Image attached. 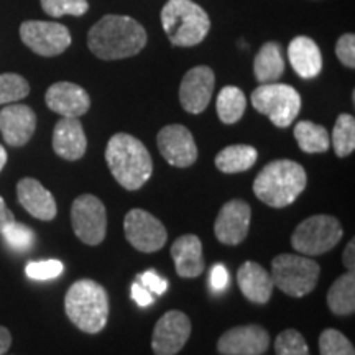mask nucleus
Returning a JSON list of instances; mask_svg holds the SVG:
<instances>
[{
  "label": "nucleus",
  "mask_w": 355,
  "mask_h": 355,
  "mask_svg": "<svg viewBox=\"0 0 355 355\" xmlns=\"http://www.w3.org/2000/svg\"><path fill=\"white\" fill-rule=\"evenodd\" d=\"M146 32L139 21L125 15H105L89 30V50L104 61L139 55L146 44Z\"/></svg>",
  "instance_id": "f257e3e1"
},
{
  "label": "nucleus",
  "mask_w": 355,
  "mask_h": 355,
  "mask_svg": "<svg viewBox=\"0 0 355 355\" xmlns=\"http://www.w3.org/2000/svg\"><path fill=\"white\" fill-rule=\"evenodd\" d=\"M105 162L122 188L140 189L153 173V162L146 146L128 133H115L105 148Z\"/></svg>",
  "instance_id": "f03ea898"
},
{
  "label": "nucleus",
  "mask_w": 355,
  "mask_h": 355,
  "mask_svg": "<svg viewBox=\"0 0 355 355\" xmlns=\"http://www.w3.org/2000/svg\"><path fill=\"white\" fill-rule=\"evenodd\" d=\"M306 171L291 159L268 163L254 181V193L266 206L282 209L296 201L306 188Z\"/></svg>",
  "instance_id": "7ed1b4c3"
},
{
  "label": "nucleus",
  "mask_w": 355,
  "mask_h": 355,
  "mask_svg": "<svg viewBox=\"0 0 355 355\" xmlns=\"http://www.w3.org/2000/svg\"><path fill=\"white\" fill-rule=\"evenodd\" d=\"M64 311L79 331L97 334L104 329L109 319L107 291L94 279H78L66 293Z\"/></svg>",
  "instance_id": "20e7f679"
},
{
  "label": "nucleus",
  "mask_w": 355,
  "mask_h": 355,
  "mask_svg": "<svg viewBox=\"0 0 355 355\" xmlns=\"http://www.w3.org/2000/svg\"><path fill=\"white\" fill-rule=\"evenodd\" d=\"M162 25L175 46H196L207 37L211 20L193 0H168L162 8Z\"/></svg>",
  "instance_id": "39448f33"
},
{
  "label": "nucleus",
  "mask_w": 355,
  "mask_h": 355,
  "mask_svg": "<svg viewBox=\"0 0 355 355\" xmlns=\"http://www.w3.org/2000/svg\"><path fill=\"white\" fill-rule=\"evenodd\" d=\"M321 266L306 255L282 254L272 263L273 285L293 298L306 296L316 288Z\"/></svg>",
  "instance_id": "423d86ee"
},
{
  "label": "nucleus",
  "mask_w": 355,
  "mask_h": 355,
  "mask_svg": "<svg viewBox=\"0 0 355 355\" xmlns=\"http://www.w3.org/2000/svg\"><path fill=\"white\" fill-rule=\"evenodd\" d=\"M252 105L260 114L266 115L273 122V125L286 128L298 117L301 97L298 91L288 84H260L252 92Z\"/></svg>",
  "instance_id": "0eeeda50"
},
{
  "label": "nucleus",
  "mask_w": 355,
  "mask_h": 355,
  "mask_svg": "<svg viewBox=\"0 0 355 355\" xmlns=\"http://www.w3.org/2000/svg\"><path fill=\"white\" fill-rule=\"evenodd\" d=\"M343 239V225L332 216H311L301 222L291 235V245L306 257L322 255L332 250Z\"/></svg>",
  "instance_id": "6e6552de"
},
{
  "label": "nucleus",
  "mask_w": 355,
  "mask_h": 355,
  "mask_svg": "<svg viewBox=\"0 0 355 355\" xmlns=\"http://www.w3.org/2000/svg\"><path fill=\"white\" fill-rule=\"evenodd\" d=\"M71 224L74 234L86 245H99L107 234V211L99 198L83 194L71 207Z\"/></svg>",
  "instance_id": "1a4fd4ad"
},
{
  "label": "nucleus",
  "mask_w": 355,
  "mask_h": 355,
  "mask_svg": "<svg viewBox=\"0 0 355 355\" xmlns=\"http://www.w3.org/2000/svg\"><path fill=\"white\" fill-rule=\"evenodd\" d=\"M20 38L33 53L46 58L61 55L71 44L69 30L55 21H24L20 26Z\"/></svg>",
  "instance_id": "9d476101"
},
{
  "label": "nucleus",
  "mask_w": 355,
  "mask_h": 355,
  "mask_svg": "<svg viewBox=\"0 0 355 355\" xmlns=\"http://www.w3.org/2000/svg\"><path fill=\"white\" fill-rule=\"evenodd\" d=\"M127 241L144 254H153L165 247L168 234L162 220L144 209H132L123 219Z\"/></svg>",
  "instance_id": "9b49d317"
},
{
  "label": "nucleus",
  "mask_w": 355,
  "mask_h": 355,
  "mask_svg": "<svg viewBox=\"0 0 355 355\" xmlns=\"http://www.w3.org/2000/svg\"><path fill=\"white\" fill-rule=\"evenodd\" d=\"M191 319L181 311H168L158 319L152 337L155 355H176L191 336Z\"/></svg>",
  "instance_id": "f8f14e48"
},
{
  "label": "nucleus",
  "mask_w": 355,
  "mask_h": 355,
  "mask_svg": "<svg viewBox=\"0 0 355 355\" xmlns=\"http://www.w3.org/2000/svg\"><path fill=\"white\" fill-rule=\"evenodd\" d=\"M158 150L162 157L176 168H188L198 159V146L194 144L193 133L184 125L173 123L163 127L157 137Z\"/></svg>",
  "instance_id": "ddd939ff"
},
{
  "label": "nucleus",
  "mask_w": 355,
  "mask_h": 355,
  "mask_svg": "<svg viewBox=\"0 0 355 355\" xmlns=\"http://www.w3.org/2000/svg\"><path fill=\"white\" fill-rule=\"evenodd\" d=\"M216 76L209 66H196L184 74L180 86V102L189 114H201L209 105Z\"/></svg>",
  "instance_id": "4468645a"
},
{
  "label": "nucleus",
  "mask_w": 355,
  "mask_h": 355,
  "mask_svg": "<svg viewBox=\"0 0 355 355\" xmlns=\"http://www.w3.org/2000/svg\"><path fill=\"white\" fill-rule=\"evenodd\" d=\"M250 219L252 209L245 201L234 199V201L225 202L214 222L217 241L224 245H239L247 239Z\"/></svg>",
  "instance_id": "2eb2a0df"
},
{
  "label": "nucleus",
  "mask_w": 355,
  "mask_h": 355,
  "mask_svg": "<svg viewBox=\"0 0 355 355\" xmlns=\"http://www.w3.org/2000/svg\"><path fill=\"white\" fill-rule=\"evenodd\" d=\"M268 345V332L257 324L232 327L217 340V350L222 355H261Z\"/></svg>",
  "instance_id": "dca6fc26"
},
{
  "label": "nucleus",
  "mask_w": 355,
  "mask_h": 355,
  "mask_svg": "<svg viewBox=\"0 0 355 355\" xmlns=\"http://www.w3.org/2000/svg\"><path fill=\"white\" fill-rule=\"evenodd\" d=\"M35 128H37V115L28 105L13 102L0 110V133L7 145L15 148L26 145L33 137Z\"/></svg>",
  "instance_id": "f3484780"
},
{
  "label": "nucleus",
  "mask_w": 355,
  "mask_h": 355,
  "mask_svg": "<svg viewBox=\"0 0 355 355\" xmlns=\"http://www.w3.org/2000/svg\"><path fill=\"white\" fill-rule=\"evenodd\" d=\"M44 102L53 112L60 114L61 117L78 119L91 107L87 92L78 84L68 81L55 83L50 86L44 94Z\"/></svg>",
  "instance_id": "a211bd4d"
},
{
  "label": "nucleus",
  "mask_w": 355,
  "mask_h": 355,
  "mask_svg": "<svg viewBox=\"0 0 355 355\" xmlns=\"http://www.w3.org/2000/svg\"><path fill=\"white\" fill-rule=\"evenodd\" d=\"M17 198L24 209L40 220H53L58 214L53 194L35 178H24L17 184Z\"/></svg>",
  "instance_id": "6ab92c4d"
},
{
  "label": "nucleus",
  "mask_w": 355,
  "mask_h": 355,
  "mask_svg": "<svg viewBox=\"0 0 355 355\" xmlns=\"http://www.w3.org/2000/svg\"><path fill=\"white\" fill-rule=\"evenodd\" d=\"M87 148V139L83 123L78 119L63 117L53 130V150L60 158L76 162L83 158Z\"/></svg>",
  "instance_id": "aec40b11"
},
{
  "label": "nucleus",
  "mask_w": 355,
  "mask_h": 355,
  "mask_svg": "<svg viewBox=\"0 0 355 355\" xmlns=\"http://www.w3.org/2000/svg\"><path fill=\"white\" fill-rule=\"evenodd\" d=\"M239 288L248 301L255 304H266L273 295V279L263 266L255 261H245L237 273Z\"/></svg>",
  "instance_id": "412c9836"
},
{
  "label": "nucleus",
  "mask_w": 355,
  "mask_h": 355,
  "mask_svg": "<svg viewBox=\"0 0 355 355\" xmlns=\"http://www.w3.org/2000/svg\"><path fill=\"white\" fill-rule=\"evenodd\" d=\"M176 273L181 278H198L204 272L202 243L198 235H181L171 245Z\"/></svg>",
  "instance_id": "4be33fe9"
},
{
  "label": "nucleus",
  "mask_w": 355,
  "mask_h": 355,
  "mask_svg": "<svg viewBox=\"0 0 355 355\" xmlns=\"http://www.w3.org/2000/svg\"><path fill=\"white\" fill-rule=\"evenodd\" d=\"M288 58L295 73L303 79L316 78L322 69L321 50L309 37L293 38L288 46Z\"/></svg>",
  "instance_id": "5701e85b"
},
{
  "label": "nucleus",
  "mask_w": 355,
  "mask_h": 355,
  "mask_svg": "<svg viewBox=\"0 0 355 355\" xmlns=\"http://www.w3.org/2000/svg\"><path fill=\"white\" fill-rule=\"evenodd\" d=\"M285 73L282 46L277 42H268L260 48L254 61V74L260 84L277 83Z\"/></svg>",
  "instance_id": "b1692460"
},
{
  "label": "nucleus",
  "mask_w": 355,
  "mask_h": 355,
  "mask_svg": "<svg viewBox=\"0 0 355 355\" xmlns=\"http://www.w3.org/2000/svg\"><path fill=\"white\" fill-rule=\"evenodd\" d=\"M259 152L250 145H230L220 150L216 157V168L225 175H235L250 170L257 163Z\"/></svg>",
  "instance_id": "393cba45"
},
{
  "label": "nucleus",
  "mask_w": 355,
  "mask_h": 355,
  "mask_svg": "<svg viewBox=\"0 0 355 355\" xmlns=\"http://www.w3.org/2000/svg\"><path fill=\"white\" fill-rule=\"evenodd\" d=\"M327 304L337 316H349L355 311V275L344 273L332 283L327 291Z\"/></svg>",
  "instance_id": "a878e982"
},
{
  "label": "nucleus",
  "mask_w": 355,
  "mask_h": 355,
  "mask_svg": "<svg viewBox=\"0 0 355 355\" xmlns=\"http://www.w3.org/2000/svg\"><path fill=\"white\" fill-rule=\"evenodd\" d=\"M295 139L304 153H326L331 146V137L326 128L309 121L296 123Z\"/></svg>",
  "instance_id": "bb28decb"
},
{
  "label": "nucleus",
  "mask_w": 355,
  "mask_h": 355,
  "mask_svg": "<svg viewBox=\"0 0 355 355\" xmlns=\"http://www.w3.org/2000/svg\"><path fill=\"white\" fill-rule=\"evenodd\" d=\"M247 107L245 94L235 86H225L220 89L219 96H217L216 110L219 119L227 125L239 122L243 117Z\"/></svg>",
  "instance_id": "cd10ccee"
},
{
  "label": "nucleus",
  "mask_w": 355,
  "mask_h": 355,
  "mask_svg": "<svg viewBox=\"0 0 355 355\" xmlns=\"http://www.w3.org/2000/svg\"><path fill=\"white\" fill-rule=\"evenodd\" d=\"M332 146L337 157L344 158L355 150V119L349 114H340L337 117L332 130Z\"/></svg>",
  "instance_id": "c85d7f7f"
},
{
  "label": "nucleus",
  "mask_w": 355,
  "mask_h": 355,
  "mask_svg": "<svg viewBox=\"0 0 355 355\" xmlns=\"http://www.w3.org/2000/svg\"><path fill=\"white\" fill-rule=\"evenodd\" d=\"M0 234H2L6 245L13 252H19V254L32 250L35 245V232L21 222H10Z\"/></svg>",
  "instance_id": "c756f323"
},
{
  "label": "nucleus",
  "mask_w": 355,
  "mask_h": 355,
  "mask_svg": "<svg viewBox=\"0 0 355 355\" xmlns=\"http://www.w3.org/2000/svg\"><path fill=\"white\" fill-rule=\"evenodd\" d=\"M30 94V84L20 74H0V105L13 104Z\"/></svg>",
  "instance_id": "7c9ffc66"
},
{
  "label": "nucleus",
  "mask_w": 355,
  "mask_h": 355,
  "mask_svg": "<svg viewBox=\"0 0 355 355\" xmlns=\"http://www.w3.org/2000/svg\"><path fill=\"white\" fill-rule=\"evenodd\" d=\"M319 352L321 355H355V349L343 332L326 329L319 336Z\"/></svg>",
  "instance_id": "2f4dec72"
},
{
  "label": "nucleus",
  "mask_w": 355,
  "mask_h": 355,
  "mask_svg": "<svg viewBox=\"0 0 355 355\" xmlns=\"http://www.w3.org/2000/svg\"><path fill=\"white\" fill-rule=\"evenodd\" d=\"M277 355H311L306 339L296 329H286L279 332L275 340Z\"/></svg>",
  "instance_id": "473e14b6"
},
{
  "label": "nucleus",
  "mask_w": 355,
  "mask_h": 355,
  "mask_svg": "<svg viewBox=\"0 0 355 355\" xmlns=\"http://www.w3.org/2000/svg\"><path fill=\"white\" fill-rule=\"evenodd\" d=\"M44 13L60 19L64 15L81 17L89 10L87 0H40Z\"/></svg>",
  "instance_id": "72a5a7b5"
},
{
  "label": "nucleus",
  "mask_w": 355,
  "mask_h": 355,
  "mask_svg": "<svg viewBox=\"0 0 355 355\" xmlns=\"http://www.w3.org/2000/svg\"><path fill=\"white\" fill-rule=\"evenodd\" d=\"M26 277L37 279V282H46V279L58 278L63 273V263L60 260H42L30 261L25 268Z\"/></svg>",
  "instance_id": "f704fd0d"
},
{
  "label": "nucleus",
  "mask_w": 355,
  "mask_h": 355,
  "mask_svg": "<svg viewBox=\"0 0 355 355\" xmlns=\"http://www.w3.org/2000/svg\"><path fill=\"white\" fill-rule=\"evenodd\" d=\"M336 55L345 68H355V37L354 33H345L336 44Z\"/></svg>",
  "instance_id": "c9c22d12"
},
{
  "label": "nucleus",
  "mask_w": 355,
  "mask_h": 355,
  "mask_svg": "<svg viewBox=\"0 0 355 355\" xmlns=\"http://www.w3.org/2000/svg\"><path fill=\"white\" fill-rule=\"evenodd\" d=\"M137 282H139L140 285H144L150 293H155V295H163L168 288L166 278L159 277L155 270H146V272L140 273L139 277H137Z\"/></svg>",
  "instance_id": "e433bc0d"
},
{
  "label": "nucleus",
  "mask_w": 355,
  "mask_h": 355,
  "mask_svg": "<svg viewBox=\"0 0 355 355\" xmlns=\"http://www.w3.org/2000/svg\"><path fill=\"white\" fill-rule=\"evenodd\" d=\"M211 286L214 291H224L229 286V272L222 263H216L212 266Z\"/></svg>",
  "instance_id": "4c0bfd02"
},
{
  "label": "nucleus",
  "mask_w": 355,
  "mask_h": 355,
  "mask_svg": "<svg viewBox=\"0 0 355 355\" xmlns=\"http://www.w3.org/2000/svg\"><path fill=\"white\" fill-rule=\"evenodd\" d=\"M130 295H132V300L135 301L137 304L141 306V308H145V306H150L153 304V295L150 293L148 290L144 285H140L139 282H135L130 288Z\"/></svg>",
  "instance_id": "58836bf2"
},
{
  "label": "nucleus",
  "mask_w": 355,
  "mask_h": 355,
  "mask_svg": "<svg viewBox=\"0 0 355 355\" xmlns=\"http://www.w3.org/2000/svg\"><path fill=\"white\" fill-rule=\"evenodd\" d=\"M13 220H15V216H13V212L7 207L3 198L0 196V232H2V229L6 227V225H8Z\"/></svg>",
  "instance_id": "ea45409f"
},
{
  "label": "nucleus",
  "mask_w": 355,
  "mask_h": 355,
  "mask_svg": "<svg viewBox=\"0 0 355 355\" xmlns=\"http://www.w3.org/2000/svg\"><path fill=\"white\" fill-rule=\"evenodd\" d=\"M354 254H355V243H354V241H350L349 245L345 247L344 257H343L347 272H354V266H355V255Z\"/></svg>",
  "instance_id": "a19ab883"
},
{
  "label": "nucleus",
  "mask_w": 355,
  "mask_h": 355,
  "mask_svg": "<svg viewBox=\"0 0 355 355\" xmlns=\"http://www.w3.org/2000/svg\"><path fill=\"white\" fill-rule=\"evenodd\" d=\"M12 345V336L7 327L0 326V355H6Z\"/></svg>",
  "instance_id": "79ce46f5"
},
{
  "label": "nucleus",
  "mask_w": 355,
  "mask_h": 355,
  "mask_svg": "<svg viewBox=\"0 0 355 355\" xmlns=\"http://www.w3.org/2000/svg\"><path fill=\"white\" fill-rule=\"evenodd\" d=\"M6 163H7V152H6V148H3V146L0 145V171L3 170Z\"/></svg>",
  "instance_id": "37998d69"
}]
</instances>
